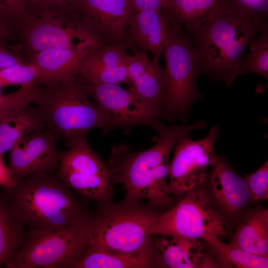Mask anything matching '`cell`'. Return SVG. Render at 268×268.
Listing matches in <instances>:
<instances>
[{"instance_id": "3", "label": "cell", "mask_w": 268, "mask_h": 268, "mask_svg": "<svg viewBox=\"0 0 268 268\" xmlns=\"http://www.w3.org/2000/svg\"><path fill=\"white\" fill-rule=\"evenodd\" d=\"M3 190L13 214L28 233L57 231L89 221L93 214L53 174L34 173Z\"/></svg>"}, {"instance_id": "23", "label": "cell", "mask_w": 268, "mask_h": 268, "mask_svg": "<svg viewBox=\"0 0 268 268\" xmlns=\"http://www.w3.org/2000/svg\"><path fill=\"white\" fill-rule=\"evenodd\" d=\"M230 243L251 254L268 257V209H259L249 214Z\"/></svg>"}, {"instance_id": "31", "label": "cell", "mask_w": 268, "mask_h": 268, "mask_svg": "<svg viewBox=\"0 0 268 268\" xmlns=\"http://www.w3.org/2000/svg\"><path fill=\"white\" fill-rule=\"evenodd\" d=\"M244 178L249 187L251 200L259 201L268 198V161L255 172Z\"/></svg>"}, {"instance_id": "26", "label": "cell", "mask_w": 268, "mask_h": 268, "mask_svg": "<svg viewBox=\"0 0 268 268\" xmlns=\"http://www.w3.org/2000/svg\"><path fill=\"white\" fill-rule=\"evenodd\" d=\"M209 245L221 265L227 268H267L268 257L248 253L230 243L226 244L215 236L204 239Z\"/></svg>"}, {"instance_id": "9", "label": "cell", "mask_w": 268, "mask_h": 268, "mask_svg": "<svg viewBox=\"0 0 268 268\" xmlns=\"http://www.w3.org/2000/svg\"><path fill=\"white\" fill-rule=\"evenodd\" d=\"M174 206L159 214L151 227V235H169L193 239L231 235L222 218L212 209L205 193L193 189Z\"/></svg>"}, {"instance_id": "12", "label": "cell", "mask_w": 268, "mask_h": 268, "mask_svg": "<svg viewBox=\"0 0 268 268\" xmlns=\"http://www.w3.org/2000/svg\"><path fill=\"white\" fill-rule=\"evenodd\" d=\"M219 134L218 128L213 126L202 139L194 140L187 134L177 141L169 166V186L173 196H182L204 181L208 170L219 157L214 150Z\"/></svg>"}, {"instance_id": "32", "label": "cell", "mask_w": 268, "mask_h": 268, "mask_svg": "<svg viewBox=\"0 0 268 268\" xmlns=\"http://www.w3.org/2000/svg\"><path fill=\"white\" fill-rule=\"evenodd\" d=\"M18 27V18L10 15L0 6V46L11 34L17 37Z\"/></svg>"}, {"instance_id": "11", "label": "cell", "mask_w": 268, "mask_h": 268, "mask_svg": "<svg viewBox=\"0 0 268 268\" xmlns=\"http://www.w3.org/2000/svg\"><path fill=\"white\" fill-rule=\"evenodd\" d=\"M83 83L90 97L105 118L106 125L102 134L117 129L128 130L139 126L157 131L162 125L159 120L160 113L146 104L130 86L124 89L116 84Z\"/></svg>"}, {"instance_id": "34", "label": "cell", "mask_w": 268, "mask_h": 268, "mask_svg": "<svg viewBox=\"0 0 268 268\" xmlns=\"http://www.w3.org/2000/svg\"><path fill=\"white\" fill-rule=\"evenodd\" d=\"M169 0H130L134 10L136 12L147 9L162 10Z\"/></svg>"}, {"instance_id": "22", "label": "cell", "mask_w": 268, "mask_h": 268, "mask_svg": "<svg viewBox=\"0 0 268 268\" xmlns=\"http://www.w3.org/2000/svg\"><path fill=\"white\" fill-rule=\"evenodd\" d=\"M157 267L155 249L137 254L108 252L89 246L72 268H147Z\"/></svg>"}, {"instance_id": "5", "label": "cell", "mask_w": 268, "mask_h": 268, "mask_svg": "<svg viewBox=\"0 0 268 268\" xmlns=\"http://www.w3.org/2000/svg\"><path fill=\"white\" fill-rule=\"evenodd\" d=\"M159 214L147 203L125 199L99 205L90 221L89 247L127 255L153 251L149 230Z\"/></svg>"}, {"instance_id": "18", "label": "cell", "mask_w": 268, "mask_h": 268, "mask_svg": "<svg viewBox=\"0 0 268 268\" xmlns=\"http://www.w3.org/2000/svg\"><path fill=\"white\" fill-rule=\"evenodd\" d=\"M98 46L45 50L30 56L26 62L35 67L39 84L47 85L77 75L85 58Z\"/></svg>"}, {"instance_id": "1", "label": "cell", "mask_w": 268, "mask_h": 268, "mask_svg": "<svg viewBox=\"0 0 268 268\" xmlns=\"http://www.w3.org/2000/svg\"><path fill=\"white\" fill-rule=\"evenodd\" d=\"M198 125L166 126L156 131L155 144L145 150L133 153L125 143L114 145L107 164L113 184H123L125 199L146 200L153 208L173 206L169 186V157L177 141L184 135L198 129Z\"/></svg>"}, {"instance_id": "4", "label": "cell", "mask_w": 268, "mask_h": 268, "mask_svg": "<svg viewBox=\"0 0 268 268\" xmlns=\"http://www.w3.org/2000/svg\"><path fill=\"white\" fill-rule=\"evenodd\" d=\"M90 97L84 83L76 75L40 86L32 103L46 128L67 144L87 137L94 128H105V118Z\"/></svg>"}, {"instance_id": "33", "label": "cell", "mask_w": 268, "mask_h": 268, "mask_svg": "<svg viewBox=\"0 0 268 268\" xmlns=\"http://www.w3.org/2000/svg\"><path fill=\"white\" fill-rule=\"evenodd\" d=\"M24 63L26 62L17 51H10L0 46V70Z\"/></svg>"}, {"instance_id": "35", "label": "cell", "mask_w": 268, "mask_h": 268, "mask_svg": "<svg viewBox=\"0 0 268 268\" xmlns=\"http://www.w3.org/2000/svg\"><path fill=\"white\" fill-rule=\"evenodd\" d=\"M0 6L13 16H25V0H0Z\"/></svg>"}, {"instance_id": "8", "label": "cell", "mask_w": 268, "mask_h": 268, "mask_svg": "<svg viewBox=\"0 0 268 268\" xmlns=\"http://www.w3.org/2000/svg\"><path fill=\"white\" fill-rule=\"evenodd\" d=\"M59 151L58 176L82 197L102 205L111 202L114 194L110 170L88 145L87 137L66 144Z\"/></svg>"}, {"instance_id": "27", "label": "cell", "mask_w": 268, "mask_h": 268, "mask_svg": "<svg viewBox=\"0 0 268 268\" xmlns=\"http://www.w3.org/2000/svg\"><path fill=\"white\" fill-rule=\"evenodd\" d=\"M261 35L249 44L250 51L243 59L238 75L254 73L268 80V22H265Z\"/></svg>"}, {"instance_id": "25", "label": "cell", "mask_w": 268, "mask_h": 268, "mask_svg": "<svg viewBox=\"0 0 268 268\" xmlns=\"http://www.w3.org/2000/svg\"><path fill=\"white\" fill-rule=\"evenodd\" d=\"M220 0H169L163 12L173 24L183 26L185 30L202 23Z\"/></svg>"}, {"instance_id": "29", "label": "cell", "mask_w": 268, "mask_h": 268, "mask_svg": "<svg viewBox=\"0 0 268 268\" xmlns=\"http://www.w3.org/2000/svg\"><path fill=\"white\" fill-rule=\"evenodd\" d=\"M37 72L29 63L16 64L0 70V87L30 85L38 82Z\"/></svg>"}, {"instance_id": "19", "label": "cell", "mask_w": 268, "mask_h": 268, "mask_svg": "<svg viewBox=\"0 0 268 268\" xmlns=\"http://www.w3.org/2000/svg\"><path fill=\"white\" fill-rule=\"evenodd\" d=\"M157 266L170 268H215L197 239L160 235L154 242Z\"/></svg>"}, {"instance_id": "30", "label": "cell", "mask_w": 268, "mask_h": 268, "mask_svg": "<svg viewBox=\"0 0 268 268\" xmlns=\"http://www.w3.org/2000/svg\"><path fill=\"white\" fill-rule=\"evenodd\" d=\"M235 12L243 15L267 19L268 0H221Z\"/></svg>"}, {"instance_id": "17", "label": "cell", "mask_w": 268, "mask_h": 268, "mask_svg": "<svg viewBox=\"0 0 268 268\" xmlns=\"http://www.w3.org/2000/svg\"><path fill=\"white\" fill-rule=\"evenodd\" d=\"M129 55L127 69L130 86L146 104L161 114L166 96L164 69L159 59L149 60L146 53L133 49Z\"/></svg>"}, {"instance_id": "15", "label": "cell", "mask_w": 268, "mask_h": 268, "mask_svg": "<svg viewBox=\"0 0 268 268\" xmlns=\"http://www.w3.org/2000/svg\"><path fill=\"white\" fill-rule=\"evenodd\" d=\"M124 44H101L85 58L77 76L89 84H129L127 65L129 55Z\"/></svg>"}, {"instance_id": "21", "label": "cell", "mask_w": 268, "mask_h": 268, "mask_svg": "<svg viewBox=\"0 0 268 268\" xmlns=\"http://www.w3.org/2000/svg\"><path fill=\"white\" fill-rule=\"evenodd\" d=\"M46 128L37 108L29 104L0 113V153L3 154L22 139Z\"/></svg>"}, {"instance_id": "20", "label": "cell", "mask_w": 268, "mask_h": 268, "mask_svg": "<svg viewBox=\"0 0 268 268\" xmlns=\"http://www.w3.org/2000/svg\"><path fill=\"white\" fill-rule=\"evenodd\" d=\"M210 183L215 201L228 213L238 212L251 200L245 179L219 157L211 168Z\"/></svg>"}, {"instance_id": "28", "label": "cell", "mask_w": 268, "mask_h": 268, "mask_svg": "<svg viewBox=\"0 0 268 268\" xmlns=\"http://www.w3.org/2000/svg\"><path fill=\"white\" fill-rule=\"evenodd\" d=\"M69 13V0H25V16L64 18Z\"/></svg>"}, {"instance_id": "6", "label": "cell", "mask_w": 268, "mask_h": 268, "mask_svg": "<svg viewBox=\"0 0 268 268\" xmlns=\"http://www.w3.org/2000/svg\"><path fill=\"white\" fill-rule=\"evenodd\" d=\"M166 96L161 116L184 121L192 104L202 96L196 83L197 56L188 33L175 26L164 49Z\"/></svg>"}, {"instance_id": "36", "label": "cell", "mask_w": 268, "mask_h": 268, "mask_svg": "<svg viewBox=\"0 0 268 268\" xmlns=\"http://www.w3.org/2000/svg\"><path fill=\"white\" fill-rule=\"evenodd\" d=\"M17 181L12 177L8 166L3 160V154L0 153V186L8 190L14 187Z\"/></svg>"}, {"instance_id": "7", "label": "cell", "mask_w": 268, "mask_h": 268, "mask_svg": "<svg viewBox=\"0 0 268 268\" xmlns=\"http://www.w3.org/2000/svg\"><path fill=\"white\" fill-rule=\"evenodd\" d=\"M91 220L52 232H27L23 246L4 266L7 268H72L91 244Z\"/></svg>"}, {"instance_id": "14", "label": "cell", "mask_w": 268, "mask_h": 268, "mask_svg": "<svg viewBox=\"0 0 268 268\" xmlns=\"http://www.w3.org/2000/svg\"><path fill=\"white\" fill-rule=\"evenodd\" d=\"M56 135L45 128L22 139L9 151L8 168L16 181L31 174L58 173L59 152Z\"/></svg>"}, {"instance_id": "24", "label": "cell", "mask_w": 268, "mask_h": 268, "mask_svg": "<svg viewBox=\"0 0 268 268\" xmlns=\"http://www.w3.org/2000/svg\"><path fill=\"white\" fill-rule=\"evenodd\" d=\"M26 238L25 228L13 214L4 193L0 192V268L14 256Z\"/></svg>"}, {"instance_id": "2", "label": "cell", "mask_w": 268, "mask_h": 268, "mask_svg": "<svg viewBox=\"0 0 268 268\" xmlns=\"http://www.w3.org/2000/svg\"><path fill=\"white\" fill-rule=\"evenodd\" d=\"M267 19L239 14L221 0L207 18L185 30L196 50L198 73L231 87L238 77L243 53Z\"/></svg>"}, {"instance_id": "16", "label": "cell", "mask_w": 268, "mask_h": 268, "mask_svg": "<svg viewBox=\"0 0 268 268\" xmlns=\"http://www.w3.org/2000/svg\"><path fill=\"white\" fill-rule=\"evenodd\" d=\"M174 27L162 10L136 11L129 21L125 44L127 48L150 52L159 59Z\"/></svg>"}, {"instance_id": "13", "label": "cell", "mask_w": 268, "mask_h": 268, "mask_svg": "<svg viewBox=\"0 0 268 268\" xmlns=\"http://www.w3.org/2000/svg\"><path fill=\"white\" fill-rule=\"evenodd\" d=\"M69 8L81 26L105 44L122 43L135 11L130 0H69Z\"/></svg>"}, {"instance_id": "10", "label": "cell", "mask_w": 268, "mask_h": 268, "mask_svg": "<svg viewBox=\"0 0 268 268\" xmlns=\"http://www.w3.org/2000/svg\"><path fill=\"white\" fill-rule=\"evenodd\" d=\"M17 38L16 50L26 62L45 50L103 44L77 21L58 17H19Z\"/></svg>"}]
</instances>
